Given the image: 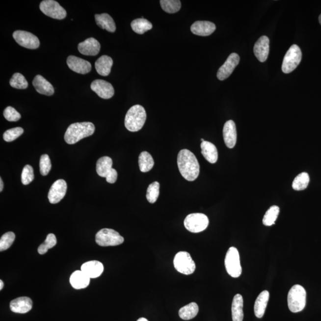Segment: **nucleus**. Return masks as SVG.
Here are the masks:
<instances>
[{
	"instance_id": "c756f323",
	"label": "nucleus",
	"mask_w": 321,
	"mask_h": 321,
	"mask_svg": "<svg viewBox=\"0 0 321 321\" xmlns=\"http://www.w3.org/2000/svg\"><path fill=\"white\" fill-rule=\"evenodd\" d=\"M199 307L195 302H191L179 310V315L180 318L184 320H190L198 315Z\"/></svg>"
},
{
	"instance_id": "423d86ee",
	"label": "nucleus",
	"mask_w": 321,
	"mask_h": 321,
	"mask_svg": "<svg viewBox=\"0 0 321 321\" xmlns=\"http://www.w3.org/2000/svg\"><path fill=\"white\" fill-rule=\"evenodd\" d=\"M184 225L188 232L200 233L207 229L209 225V219L204 214H190L185 218Z\"/></svg>"
},
{
	"instance_id": "39448f33",
	"label": "nucleus",
	"mask_w": 321,
	"mask_h": 321,
	"mask_svg": "<svg viewBox=\"0 0 321 321\" xmlns=\"http://www.w3.org/2000/svg\"><path fill=\"white\" fill-rule=\"evenodd\" d=\"M95 241L100 246H115L122 244L124 238L114 230L103 229L96 235Z\"/></svg>"
},
{
	"instance_id": "1a4fd4ad",
	"label": "nucleus",
	"mask_w": 321,
	"mask_h": 321,
	"mask_svg": "<svg viewBox=\"0 0 321 321\" xmlns=\"http://www.w3.org/2000/svg\"><path fill=\"white\" fill-rule=\"evenodd\" d=\"M302 57V54L300 48L297 45H293L284 56L282 64L283 72L287 74L294 71L300 64Z\"/></svg>"
},
{
	"instance_id": "f03ea898",
	"label": "nucleus",
	"mask_w": 321,
	"mask_h": 321,
	"mask_svg": "<svg viewBox=\"0 0 321 321\" xmlns=\"http://www.w3.org/2000/svg\"><path fill=\"white\" fill-rule=\"evenodd\" d=\"M95 130V126L91 122L73 123L67 128L64 140L68 144H75L83 138L91 136Z\"/></svg>"
},
{
	"instance_id": "a211bd4d",
	"label": "nucleus",
	"mask_w": 321,
	"mask_h": 321,
	"mask_svg": "<svg viewBox=\"0 0 321 321\" xmlns=\"http://www.w3.org/2000/svg\"><path fill=\"white\" fill-rule=\"evenodd\" d=\"M101 45L97 39L89 38L78 45V50L85 55L94 56L100 53Z\"/></svg>"
},
{
	"instance_id": "4468645a",
	"label": "nucleus",
	"mask_w": 321,
	"mask_h": 321,
	"mask_svg": "<svg viewBox=\"0 0 321 321\" xmlns=\"http://www.w3.org/2000/svg\"><path fill=\"white\" fill-rule=\"evenodd\" d=\"M91 88L103 99H109L114 95L113 86L110 83L106 80H97L92 81Z\"/></svg>"
},
{
	"instance_id": "412c9836",
	"label": "nucleus",
	"mask_w": 321,
	"mask_h": 321,
	"mask_svg": "<svg viewBox=\"0 0 321 321\" xmlns=\"http://www.w3.org/2000/svg\"><path fill=\"white\" fill-rule=\"evenodd\" d=\"M81 271L90 278L99 277L104 271L103 264L98 261H88L81 266Z\"/></svg>"
},
{
	"instance_id": "a19ab883",
	"label": "nucleus",
	"mask_w": 321,
	"mask_h": 321,
	"mask_svg": "<svg viewBox=\"0 0 321 321\" xmlns=\"http://www.w3.org/2000/svg\"><path fill=\"white\" fill-rule=\"evenodd\" d=\"M21 179L22 183L24 185H29L33 181L34 179V173L32 166L30 165L25 166L22 171Z\"/></svg>"
},
{
	"instance_id": "e433bc0d",
	"label": "nucleus",
	"mask_w": 321,
	"mask_h": 321,
	"mask_svg": "<svg viewBox=\"0 0 321 321\" xmlns=\"http://www.w3.org/2000/svg\"><path fill=\"white\" fill-rule=\"evenodd\" d=\"M160 187V184L158 182H153V184L149 185L146 191V198L151 204H154L159 198Z\"/></svg>"
},
{
	"instance_id": "a18cd8bd",
	"label": "nucleus",
	"mask_w": 321,
	"mask_h": 321,
	"mask_svg": "<svg viewBox=\"0 0 321 321\" xmlns=\"http://www.w3.org/2000/svg\"><path fill=\"white\" fill-rule=\"evenodd\" d=\"M3 287H4V283L2 282V280H0V290H1V291L2 289V288H3Z\"/></svg>"
},
{
	"instance_id": "b1692460",
	"label": "nucleus",
	"mask_w": 321,
	"mask_h": 321,
	"mask_svg": "<svg viewBox=\"0 0 321 321\" xmlns=\"http://www.w3.org/2000/svg\"><path fill=\"white\" fill-rule=\"evenodd\" d=\"M113 60L108 55L101 56L95 62V66L98 74L103 77L108 76L111 72Z\"/></svg>"
},
{
	"instance_id": "ddd939ff",
	"label": "nucleus",
	"mask_w": 321,
	"mask_h": 321,
	"mask_svg": "<svg viewBox=\"0 0 321 321\" xmlns=\"http://www.w3.org/2000/svg\"><path fill=\"white\" fill-rule=\"evenodd\" d=\"M67 188L65 180L59 179L54 183L48 195L51 204H55L60 202L66 195Z\"/></svg>"
},
{
	"instance_id": "6ab92c4d",
	"label": "nucleus",
	"mask_w": 321,
	"mask_h": 321,
	"mask_svg": "<svg viewBox=\"0 0 321 321\" xmlns=\"http://www.w3.org/2000/svg\"><path fill=\"white\" fill-rule=\"evenodd\" d=\"M215 29V25L209 21H196L190 27L193 34L202 36H209Z\"/></svg>"
},
{
	"instance_id": "79ce46f5",
	"label": "nucleus",
	"mask_w": 321,
	"mask_h": 321,
	"mask_svg": "<svg viewBox=\"0 0 321 321\" xmlns=\"http://www.w3.org/2000/svg\"><path fill=\"white\" fill-rule=\"evenodd\" d=\"M39 168H40V173L42 176H46L49 174L52 169V163H51L50 157L47 154L42 155L41 157Z\"/></svg>"
},
{
	"instance_id": "0eeeda50",
	"label": "nucleus",
	"mask_w": 321,
	"mask_h": 321,
	"mask_svg": "<svg viewBox=\"0 0 321 321\" xmlns=\"http://www.w3.org/2000/svg\"><path fill=\"white\" fill-rule=\"evenodd\" d=\"M225 267L228 274L233 278L240 277L242 269L240 255L238 250L235 247H231L227 252L225 258Z\"/></svg>"
},
{
	"instance_id": "72a5a7b5",
	"label": "nucleus",
	"mask_w": 321,
	"mask_h": 321,
	"mask_svg": "<svg viewBox=\"0 0 321 321\" xmlns=\"http://www.w3.org/2000/svg\"><path fill=\"white\" fill-rule=\"evenodd\" d=\"M280 213V208L278 206L270 207L265 214L263 218V224L266 226H271L275 224Z\"/></svg>"
},
{
	"instance_id": "2f4dec72",
	"label": "nucleus",
	"mask_w": 321,
	"mask_h": 321,
	"mask_svg": "<svg viewBox=\"0 0 321 321\" xmlns=\"http://www.w3.org/2000/svg\"><path fill=\"white\" fill-rule=\"evenodd\" d=\"M138 162H139L140 170L143 173L148 172L154 165L153 157L146 151H143L140 153Z\"/></svg>"
},
{
	"instance_id": "dca6fc26",
	"label": "nucleus",
	"mask_w": 321,
	"mask_h": 321,
	"mask_svg": "<svg viewBox=\"0 0 321 321\" xmlns=\"http://www.w3.org/2000/svg\"><path fill=\"white\" fill-rule=\"evenodd\" d=\"M255 55L259 61L265 62L268 57L269 52V39L266 36H263L256 42L253 49Z\"/></svg>"
},
{
	"instance_id": "de8ad7c7",
	"label": "nucleus",
	"mask_w": 321,
	"mask_h": 321,
	"mask_svg": "<svg viewBox=\"0 0 321 321\" xmlns=\"http://www.w3.org/2000/svg\"><path fill=\"white\" fill-rule=\"evenodd\" d=\"M319 21H320V24L321 25V15L319 17Z\"/></svg>"
},
{
	"instance_id": "f8f14e48",
	"label": "nucleus",
	"mask_w": 321,
	"mask_h": 321,
	"mask_svg": "<svg viewBox=\"0 0 321 321\" xmlns=\"http://www.w3.org/2000/svg\"><path fill=\"white\" fill-rule=\"evenodd\" d=\"M239 61H240V57L238 54H231L223 65L218 69L217 75H216L218 80H224L229 78L232 75L234 70L238 66Z\"/></svg>"
},
{
	"instance_id": "ea45409f",
	"label": "nucleus",
	"mask_w": 321,
	"mask_h": 321,
	"mask_svg": "<svg viewBox=\"0 0 321 321\" xmlns=\"http://www.w3.org/2000/svg\"><path fill=\"white\" fill-rule=\"evenodd\" d=\"M24 130L22 128L18 127L9 129L4 132L3 139L5 142H10L16 140L17 138L21 136L24 134Z\"/></svg>"
},
{
	"instance_id": "9d476101",
	"label": "nucleus",
	"mask_w": 321,
	"mask_h": 321,
	"mask_svg": "<svg viewBox=\"0 0 321 321\" xmlns=\"http://www.w3.org/2000/svg\"><path fill=\"white\" fill-rule=\"evenodd\" d=\"M39 8L44 15L53 19L62 20L67 16L66 10L54 0L42 1L39 5Z\"/></svg>"
},
{
	"instance_id": "c85d7f7f",
	"label": "nucleus",
	"mask_w": 321,
	"mask_h": 321,
	"mask_svg": "<svg viewBox=\"0 0 321 321\" xmlns=\"http://www.w3.org/2000/svg\"><path fill=\"white\" fill-rule=\"evenodd\" d=\"M243 299L240 294H237L233 298L232 306L233 321H243Z\"/></svg>"
},
{
	"instance_id": "58836bf2",
	"label": "nucleus",
	"mask_w": 321,
	"mask_h": 321,
	"mask_svg": "<svg viewBox=\"0 0 321 321\" xmlns=\"http://www.w3.org/2000/svg\"><path fill=\"white\" fill-rule=\"evenodd\" d=\"M15 233L12 232H7L2 235L0 239V251H4L9 248L15 241Z\"/></svg>"
},
{
	"instance_id": "393cba45",
	"label": "nucleus",
	"mask_w": 321,
	"mask_h": 321,
	"mask_svg": "<svg viewBox=\"0 0 321 321\" xmlns=\"http://www.w3.org/2000/svg\"><path fill=\"white\" fill-rule=\"evenodd\" d=\"M112 160L110 157H103L97 162V173L100 177L107 178L113 172L115 169L112 168Z\"/></svg>"
},
{
	"instance_id": "f704fd0d",
	"label": "nucleus",
	"mask_w": 321,
	"mask_h": 321,
	"mask_svg": "<svg viewBox=\"0 0 321 321\" xmlns=\"http://www.w3.org/2000/svg\"><path fill=\"white\" fill-rule=\"evenodd\" d=\"M160 4L164 12L170 14L178 12L182 5L179 0H160Z\"/></svg>"
},
{
	"instance_id": "f3484780",
	"label": "nucleus",
	"mask_w": 321,
	"mask_h": 321,
	"mask_svg": "<svg viewBox=\"0 0 321 321\" xmlns=\"http://www.w3.org/2000/svg\"><path fill=\"white\" fill-rule=\"evenodd\" d=\"M223 137L225 144L229 148L235 147L237 142V131L235 122L229 120L225 123L223 128Z\"/></svg>"
},
{
	"instance_id": "4c0bfd02",
	"label": "nucleus",
	"mask_w": 321,
	"mask_h": 321,
	"mask_svg": "<svg viewBox=\"0 0 321 321\" xmlns=\"http://www.w3.org/2000/svg\"><path fill=\"white\" fill-rule=\"evenodd\" d=\"M57 244V239L53 233L49 234L47 236L46 240L43 243L39 246L38 252L39 254L44 255L50 249L53 248Z\"/></svg>"
},
{
	"instance_id": "c03bdc74",
	"label": "nucleus",
	"mask_w": 321,
	"mask_h": 321,
	"mask_svg": "<svg viewBox=\"0 0 321 321\" xmlns=\"http://www.w3.org/2000/svg\"><path fill=\"white\" fill-rule=\"evenodd\" d=\"M3 187H4V185H3V182H2V180L1 178H0V191H2L3 190Z\"/></svg>"
},
{
	"instance_id": "7c9ffc66",
	"label": "nucleus",
	"mask_w": 321,
	"mask_h": 321,
	"mask_svg": "<svg viewBox=\"0 0 321 321\" xmlns=\"http://www.w3.org/2000/svg\"><path fill=\"white\" fill-rule=\"evenodd\" d=\"M131 27L135 33L142 35L152 29L153 25L148 20L139 18L135 19L132 22Z\"/></svg>"
},
{
	"instance_id": "bb28decb",
	"label": "nucleus",
	"mask_w": 321,
	"mask_h": 321,
	"mask_svg": "<svg viewBox=\"0 0 321 321\" xmlns=\"http://www.w3.org/2000/svg\"><path fill=\"white\" fill-rule=\"evenodd\" d=\"M269 294L268 291H264L258 295L255 301L254 312L255 316L258 318L263 317L266 312L268 302Z\"/></svg>"
},
{
	"instance_id": "aec40b11",
	"label": "nucleus",
	"mask_w": 321,
	"mask_h": 321,
	"mask_svg": "<svg viewBox=\"0 0 321 321\" xmlns=\"http://www.w3.org/2000/svg\"><path fill=\"white\" fill-rule=\"evenodd\" d=\"M10 308L15 313L26 314L32 309V301L27 297L16 298L10 302Z\"/></svg>"
},
{
	"instance_id": "c9c22d12",
	"label": "nucleus",
	"mask_w": 321,
	"mask_h": 321,
	"mask_svg": "<svg viewBox=\"0 0 321 321\" xmlns=\"http://www.w3.org/2000/svg\"><path fill=\"white\" fill-rule=\"evenodd\" d=\"M10 86L13 88L25 89L27 88L28 83L23 75L16 73L10 80Z\"/></svg>"
},
{
	"instance_id": "f257e3e1",
	"label": "nucleus",
	"mask_w": 321,
	"mask_h": 321,
	"mask_svg": "<svg viewBox=\"0 0 321 321\" xmlns=\"http://www.w3.org/2000/svg\"><path fill=\"white\" fill-rule=\"evenodd\" d=\"M177 165L180 173L186 180L192 182L198 178L200 172L198 160L188 149H182L179 152Z\"/></svg>"
},
{
	"instance_id": "49530a36",
	"label": "nucleus",
	"mask_w": 321,
	"mask_h": 321,
	"mask_svg": "<svg viewBox=\"0 0 321 321\" xmlns=\"http://www.w3.org/2000/svg\"><path fill=\"white\" fill-rule=\"evenodd\" d=\"M137 321H149L148 320H146L145 318H140Z\"/></svg>"
},
{
	"instance_id": "cd10ccee",
	"label": "nucleus",
	"mask_w": 321,
	"mask_h": 321,
	"mask_svg": "<svg viewBox=\"0 0 321 321\" xmlns=\"http://www.w3.org/2000/svg\"><path fill=\"white\" fill-rule=\"evenodd\" d=\"M96 24L103 29H106L109 32H114L116 30V26L112 17L108 14L103 13L101 15H95Z\"/></svg>"
},
{
	"instance_id": "5701e85b",
	"label": "nucleus",
	"mask_w": 321,
	"mask_h": 321,
	"mask_svg": "<svg viewBox=\"0 0 321 321\" xmlns=\"http://www.w3.org/2000/svg\"><path fill=\"white\" fill-rule=\"evenodd\" d=\"M90 278L82 271H76L70 277V283L73 288L77 290L86 288L89 286Z\"/></svg>"
},
{
	"instance_id": "09e8293b",
	"label": "nucleus",
	"mask_w": 321,
	"mask_h": 321,
	"mask_svg": "<svg viewBox=\"0 0 321 321\" xmlns=\"http://www.w3.org/2000/svg\"><path fill=\"white\" fill-rule=\"evenodd\" d=\"M201 141L202 142H204L205 140L204 139H201Z\"/></svg>"
},
{
	"instance_id": "2eb2a0df",
	"label": "nucleus",
	"mask_w": 321,
	"mask_h": 321,
	"mask_svg": "<svg viewBox=\"0 0 321 321\" xmlns=\"http://www.w3.org/2000/svg\"><path fill=\"white\" fill-rule=\"evenodd\" d=\"M67 64L72 71L79 74H87L91 72L92 69L91 64L89 61L74 55L69 56L67 58Z\"/></svg>"
},
{
	"instance_id": "7ed1b4c3",
	"label": "nucleus",
	"mask_w": 321,
	"mask_h": 321,
	"mask_svg": "<svg viewBox=\"0 0 321 321\" xmlns=\"http://www.w3.org/2000/svg\"><path fill=\"white\" fill-rule=\"evenodd\" d=\"M146 120L145 109L140 105H135L129 109L126 115V128L132 132H138L144 126Z\"/></svg>"
},
{
	"instance_id": "473e14b6",
	"label": "nucleus",
	"mask_w": 321,
	"mask_h": 321,
	"mask_svg": "<svg viewBox=\"0 0 321 321\" xmlns=\"http://www.w3.org/2000/svg\"><path fill=\"white\" fill-rule=\"evenodd\" d=\"M310 182L309 174L303 172L295 177L293 182L292 187L295 190H305L308 187Z\"/></svg>"
},
{
	"instance_id": "9b49d317",
	"label": "nucleus",
	"mask_w": 321,
	"mask_h": 321,
	"mask_svg": "<svg viewBox=\"0 0 321 321\" xmlns=\"http://www.w3.org/2000/svg\"><path fill=\"white\" fill-rule=\"evenodd\" d=\"M13 36L17 43L26 49L35 50L40 46L37 36L27 31L16 30Z\"/></svg>"
},
{
	"instance_id": "4be33fe9",
	"label": "nucleus",
	"mask_w": 321,
	"mask_h": 321,
	"mask_svg": "<svg viewBox=\"0 0 321 321\" xmlns=\"http://www.w3.org/2000/svg\"><path fill=\"white\" fill-rule=\"evenodd\" d=\"M32 84L39 94L51 96L54 93V89L52 84L41 75H36L32 81Z\"/></svg>"
},
{
	"instance_id": "6e6552de",
	"label": "nucleus",
	"mask_w": 321,
	"mask_h": 321,
	"mask_svg": "<svg viewBox=\"0 0 321 321\" xmlns=\"http://www.w3.org/2000/svg\"><path fill=\"white\" fill-rule=\"evenodd\" d=\"M174 266L177 271L185 275L193 274L196 265L190 255L187 252H179L174 259Z\"/></svg>"
},
{
	"instance_id": "a878e982",
	"label": "nucleus",
	"mask_w": 321,
	"mask_h": 321,
	"mask_svg": "<svg viewBox=\"0 0 321 321\" xmlns=\"http://www.w3.org/2000/svg\"><path fill=\"white\" fill-rule=\"evenodd\" d=\"M201 153L205 159L211 164H214L218 160V154L217 149L213 143L208 141L201 143Z\"/></svg>"
},
{
	"instance_id": "37998d69",
	"label": "nucleus",
	"mask_w": 321,
	"mask_h": 321,
	"mask_svg": "<svg viewBox=\"0 0 321 321\" xmlns=\"http://www.w3.org/2000/svg\"><path fill=\"white\" fill-rule=\"evenodd\" d=\"M3 115L8 122H17L21 119V115L12 107H7L4 109Z\"/></svg>"
},
{
	"instance_id": "20e7f679",
	"label": "nucleus",
	"mask_w": 321,
	"mask_h": 321,
	"mask_svg": "<svg viewBox=\"0 0 321 321\" xmlns=\"http://www.w3.org/2000/svg\"><path fill=\"white\" fill-rule=\"evenodd\" d=\"M287 302L290 311L294 313L303 311L306 302L305 289L298 284L293 286L289 292Z\"/></svg>"
}]
</instances>
